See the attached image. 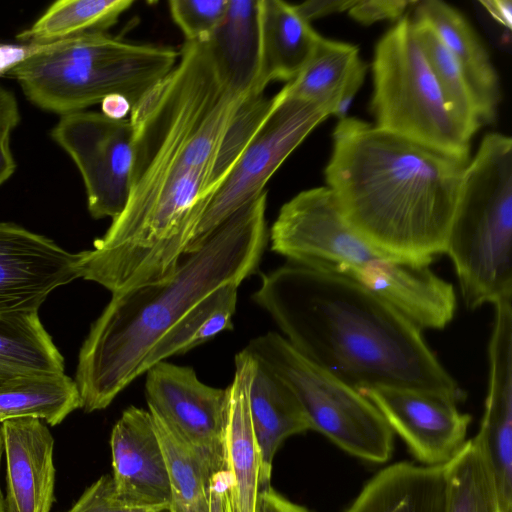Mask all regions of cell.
Segmentation results:
<instances>
[{
    "label": "cell",
    "instance_id": "43",
    "mask_svg": "<svg viewBox=\"0 0 512 512\" xmlns=\"http://www.w3.org/2000/svg\"><path fill=\"white\" fill-rule=\"evenodd\" d=\"M22 374L28 373L0 363V386L7 380Z\"/></svg>",
    "mask_w": 512,
    "mask_h": 512
},
{
    "label": "cell",
    "instance_id": "28",
    "mask_svg": "<svg viewBox=\"0 0 512 512\" xmlns=\"http://www.w3.org/2000/svg\"><path fill=\"white\" fill-rule=\"evenodd\" d=\"M151 414L166 461L170 487L167 512H209L212 473L202 458Z\"/></svg>",
    "mask_w": 512,
    "mask_h": 512
},
{
    "label": "cell",
    "instance_id": "34",
    "mask_svg": "<svg viewBox=\"0 0 512 512\" xmlns=\"http://www.w3.org/2000/svg\"><path fill=\"white\" fill-rule=\"evenodd\" d=\"M415 1L405 0H360L348 9L349 15L359 23L371 25L381 20H399L409 5Z\"/></svg>",
    "mask_w": 512,
    "mask_h": 512
},
{
    "label": "cell",
    "instance_id": "17",
    "mask_svg": "<svg viewBox=\"0 0 512 512\" xmlns=\"http://www.w3.org/2000/svg\"><path fill=\"white\" fill-rule=\"evenodd\" d=\"M6 461V512H50L56 469L54 438L35 418L1 423Z\"/></svg>",
    "mask_w": 512,
    "mask_h": 512
},
{
    "label": "cell",
    "instance_id": "22",
    "mask_svg": "<svg viewBox=\"0 0 512 512\" xmlns=\"http://www.w3.org/2000/svg\"><path fill=\"white\" fill-rule=\"evenodd\" d=\"M249 411L260 451L261 489L270 485L273 459L281 444L292 435L311 430V426L291 390L256 359L249 388Z\"/></svg>",
    "mask_w": 512,
    "mask_h": 512
},
{
    "label": "cell",
    "instance_id": "37",
    "mask_svg": "<svg viewBox=\"0 0 512 512\" xmlns=\"http://www.w3.org/2000/svg\"><path fill=\"white\" fill-rule=\"evenodd\" d=\"M209 512H231L229 478L224 469L210 478Z\"/></svg>",
    "mask_w": 512,
    "mask_h": 512
},
{
    "label": "cell",
    "instance_id": "3",
    "mask_svg": "<svg viewBox=\"0 0 512 512\" xmlns=\"http://www.w3.org/2000/svg\"><path fill=\"white\" fill-rule=\"evenodd\" d=\"M266 207L264 191L189 250L168 280L112 295L79 352L85 412L105 409L146 373L153 348L192 307L258 270L269 240Z\"/></svg>",
    "mask_w": 512,
    "mask_h": 512
},
{
    "label": "cell",
    "instance_id": "10",
    "mask_svg": "<svg viewBox=\"0 0 512 512\" xmlns=\"http://www.w3.org/2000/svg\"><path fill=\"white\" fill-rule=\"evenodd\" d=\"M272 98L268 114L211 197L188 251L233 213L263 193L265 185L286 158L330 116L323 107L287 96L282 89Z\"/></svg>",
    "mask_w": 512,
    "mask_h": 512
},
{
    "label": "cell",
    "instance_id": "42",
    "mask_svg": "<svg viewBox=\"0 0 512 512\" xmlns=\"http://www.w3.org/2000/svg\"><path fill=\"white\" fill-rule=\"evenodd\" d=\"M131 109V103L121 95L108 96L101 102V113L112 119H126Z\"/></svg>",
    "mask_w": 512,
    "mask_h": 512
},
{
    "label": "cell",
    "instance_id": "6",
    "mask_svg": "<svg viewBox=\"0 0 512 512\" xmlns=\"http://www.w3.org/2000/svg\"><path fill=\"white\" fill-rule=\"evenodd\" d=\"M178 59L179 51L171 47L93 32L44 44L7 75L36 106L65 115L111 95L125 97L133 107Z\"/></svg>",
    "mask_w": 512,
    "mask_h": 512
},
{
    "label": "cell",
    "instance_id": "2",
    "mask_svg": "<svg viewBox=\"0 0 512 512\" xmlns=\"http://www.w3.org/2000/svg\"><path fill=\"white\" fill-rule=\"evenodd\" d=\"M332 138L325 180L351 229L414 265L444 254L469 160L355 117L338 120Z\"/></svg>",
    "mask_w": 512,
    "mask_h": 512
},
{
    "label": "cell",
    "instance_id": "4",
    "mask_svg": "<svg viewBox=\"0 0 512 512\" xmlns=\"http://www.w3.org/2000/svg\"><path fill=\"white\" fill-rule=\"evenodd\" d=\"M272 106L220 76L205 42H185L174 68L131 109L134 166L127 202L199 179L223 183Z\"/></svg>",
    "mask_w": 512,
    "mask_h": 512
},
{
    "label": "cell",
    "instance_id": "5",
    "mask_svg": "<svg viewBox=\"0 0 512 512\" xmlns=\"http://www.w3.org/2000/svg\"><path fill=\"white\" fill-rule=\"evenodd\" d=\"M271 250L289 262L348 277L390 303L421 330L443 329L453 319L451 283L429 266L380 251L344 220L327 186L287 201L269 231Z\"/></svg>",
    "mask_w": 512,
    "mask_h": 512
},
{
    "label": "cell",
    "instance_id": "1",
    "mask_svg": "<svg viewBox=\"0 0 512 512\" xmlns=\"http://www.w3.org/2000/svg\"><path fill=\"white\" fill-rule=\"evenodd\" d=\"M252 300L297 351L358 391L406 388L457 403L466 397L422 330L348 277L287 261L261 275Z\"/></svg>",
    "mask_w": 512,
    "mask_h": 512
},
{
    "label": "cell",
    "instance_id": "36",
    "mask_svg": "<svg viewBox=\"0 0 512 512\" xmlns=\"http://www.w3.org/2000/svg\"><path fill=\"white\" fill-rule=\"evenodd\" d=\"M255 512H309L276 492L270 485L260 489Z\"/></svg>",
    "mask_w": 512,
    "mask_h": 512
},
{
    "label": "cell",
    "instance_id": "14",
    "mask_svg": "<svg viewBox=\"0 0 512 512\" xmlns=\"http://www.w3.org/2000/svg\"><path fill=\"white\" fill-rule=\"evenodd\" d=\"M79 261L80 253L0 222V316L38 311L54 289L80 278Z\"/></svg>",
    "mask_w": 512,
    "mask_h": 512
},
{
    "label": "cell",
    "instance_id": "30",
    "mask_svg": "<svg viewBox=\"0 0 512 512\" xmlns=\"http://www.w3.org/2000/svg\"><path fill=\"white\" fill-rule=\"evenodd\" d=\"M0 363L26 373L64 372V359L38 311L0 316Z\"/></svg>",
    "mask_w": 512,
    "mask_h": 512
},
{
    "label": "cell",
    "instance_id": "38",
    "mask_svg": "<svg viewBox=\"0 0 512 512\" xmlns=\"http://www.w3.org/2000/svg\"><path fill=\"white\" fill-rule=\"evenodd\" d=\"M44 44H2L0 43V75L7 73L21 61L38 52Z\"/></svg>",
    "mask_w": 512,
    "mask_h": 512
},
{
    "label": "cell",
    "instance_id": "12",
    "mask_svg": "<svg viewBox=\"0 0 512 512\" xmlns=\"http://www.w3.org/2000/svg\"><path fill=\"white\" fill-rule=\"evenodd\" d=\"M148 411L205 462L212 475L224 469L226 388L199 380L190 366L159 362L146 371Z\"/></svg>",
    "mask_w": 512,
    "mask_h": 512
},
{
    "label": "cell",
    "instance_id": "19",
    "mask_svg": "<svg viewBox=\"0 0 512 512\" xmlns=\"http://www.w3.org/2000/svg\"><path fill=\"white\" fill-rule=\"evenodd\" d=\"M415 16L429 25L459 65L478 104L483 125L492 123L501 101L496 69L468 20L441 0L415 3Z\"/></svg>",
    "mask_w": 512,
    "mask_h": 512
},
{
    "label": "cell",
    "instance_id": "23",
    "mask_svg": "<svg viewBox=\"0 0 512 512\" xmlns=\"http://www.w3.org/2000/svg\"><path fill=\"white\" fill-rule=\"evenodd\" d=\"M223 80L236 93L256 92L260 61L259 0H229L224 18L205 41Z\"/></svg>",
    "mask_w": 512,
    "mask_h": 512
},
{
    "label": "cell",
    "instance_id": "20",
    "mask_svg": "<svg viewBox=\"0 0 512 512\" xmlns=\"http://www.w3.org/2000/svg\"><path fill=\"white\" fill-rule=\"evenodd\" d=\"M260 61L256 92L275 81H292L312 57L322 36L281 0H259Z\"/></svg>",
    "mask_w": 512,
    "mask_h": 512
},
{
    "label": "cell",
    "instance_id": "31",
    "mask_svg": "<svg viewBox=\"0 0 512 512\" xmlns=\"http://www.w3.org/2000/svg\"><path fill=\"white\" fill-rule=\"evenodd\" d=\"M412 21L416 38L447 107L472 138L483 123L476 99L459 65L429 25L420 20Z\"/></svg>",
    "mask_w": 512,
    "mask_h": 512
},
{
    "label": "cell",
    "instance_id": "33",
    "mask_svg": "<svg viewBox=\"0 0 512 512\" xmlns=\"http://www.w3.org/2000/svg\"><path fill=\"white\" fill-rule=\"evenodd\" d=\"M67 512H165L134 507L122 501L114 488L111 475H103L86 488Z\"/></svg>",
    "mask_w": 512,
    "mask_h": 512
},
{
    "label": "cell",
    "instance_id": "26",
    "mask_svg": "<svg viewBox=\"0 0 512 512\" xmlns=\"http://www.w3.org/2000/svg\"><path fill=\"white\" fill-rule=\"evenodd\" d=\"M238 283L223 285L192 307L156 344L146 362V371L166 359L182 355L233 329Z\"/></svg>",
    "mask_w": 512,
    "mask_h": 512
},
{
    "label": "cell",
    "instance_id": "21",
    "mask_svg": "<svg viewBox=\"0 0 512 512\" xmlns=\"http://www.w3.org/2000/svg\"><path fill=\"white\" fill-rule=\"evenodd\" d=\"M444 465L397 462L381 469L345 512H446Z\"/></svg>",
    "mask_w": 512,
    "mask_h": 512
},
{
    "label": "cell",
    "instance_id": "27",
    "mask_svg": "<svg viewBox=\"0 0 512 512\" xmlns=\"http://www.w3.org/2000/svg\"><path fill=\"white\" fill-rule=\"evenodd\" d=\"M130 0H60L17 35L19 41L47 44L85 33L104 32L132 5Z\"/></svg>",
    "mask_w": 512,
    "mask_h": 512
},
{
    "label": "cell",
    "instance_id": "44",
    "mask_svg": "<svg viewBox=\"0 0 512 512\" xmlns=\"http://www.w3.org/2000/svg\"><path fill=\"white\" fill-rule=\"evenodd\" d=\"M4 455V449H3V438H2V430H1V423H0V465H1V459ZM0 512H6V506H5V497L1 490L0 485Z\"/></svg>",
    "mask_w": 512,
    "mask_h": 512
},
{
    "label": "cell",
    "instance_id": "18",
    "mask_svg": "<svg viewBox=\"0 0 512 512\" xmlns=\"http://www.w3.org/2000/svg\"><path fill=\"white\" fill-rule=\"evenodd\" d=\"M254 357L244 348L235 356L232 382L226 387L224 470L229 478L231 512H255L260 491V451L249 411Z\"/></svg>",
    "mask_w": 512,
    "mask_h": 512
},
{
    "label": "cell",
    "instance_id": "13",
    "mask_svg": "<svg viewBox=\"0 0 512 512\" xmlns=\"http://www.w3.org/2000/svg\"><path fill=\"white\" fill-rule=\"evenodd\" d=\"M359 392L426 466L446 464L466 442L471 416L460 412L452 399L395 387H372Z\"/></svg>",
    "mask_w": 512,
    "mask_h": 512
},
{
    "label": "cell",
    "instance_id": "15",
    "mask_svg": "<svg viewBox=\"0 0 512 512\" xmlns=\"http://www.w3.org/2000/svg\"><path fill=\"white\" fill-rule=\"evenodd\" d=\"M489 388L475 435L489 462L502 512H512V297L494 304Z\"/></svg>",
    "mask_w": 512,
    "mask_h": 512
},
{
    "label": "cell",
    "instance_id": "29",
    "mask_svg": "<svg viewBox=\"0 0 512 512\" xmlns=\"http://www.w3.org/2000/svg\"><path fill=\"white\" fill-rule=\"evenodd\" d=\"M444 468L446 512H502L489 462L475 437Z\"/></svg>",
    "mask_w": 512,
    "mask_h": 512
},
{
    "label": "cell",
    "instance_id": "35",
    "mask_svg": "<svg viewBox=\"0 0 512 512\" xmlns=\"http://www.w3.org/2000/svg\"><path fill=\"white\" fill-rule=\"evenodd\" d=\"M354 0H317L295 5L299 14L309 23L317 18L348 11Z\"/></svg>",
    "mask_w": 512,
    "mask_h": 512
},
{
    "label": "cell",
    "instance_id": "8",
    "mask_svg": "<svg viewBox=\"0 0 512 512\" xmlns=\"http://www.w3.org/2000/svg\"><path fill=\"white\" fill-rule=\"evenodd\" d=\"M372 78L370 110L378 128L470 160L472 138L447 107L409 16L377 42Z\"/></svg>",
    "mask_w": 512,
    "mask_h": 512
},
{
    "label": "cell",
    "instance_id": "24",
    "mask_svg": "<svg viewBox=\"0 0 512 512\" xmlns=\"http://www.w3.org/2000/svg\"><path fill=\"white\" fill-rule=\"evenodd\" d=\"M367 69L356 45L322 37L301 72L282 90L287 96L315 103L332 115L339 99L355 97Z\"/></svg>",
    "mask_w": 512,
    "mask_h": 512
},
{
    "label": "cell",
    "instance_id": "45",
    "mask_svg": "<svg viewBox=\"0 0 512 512\" xmlns=\"http://www.w3.org/2000/svg\"><path fill=\"white\" fill-rule=\"evenodd\" d=\"M165 512H167V511H165Z\"/></svg>",
    "mask_w": 512,
    "mask_h": 512
},
{
    "label": "cell",
    "instance_id": "16",
    "mask_svg": "<svg viewBox=\"0 0 512 512\" xmlns=\"http://www.w3.org/2000/svg\"><path fill=\"white\" fill-rule=\"evenodd\" d=\"M110 447L118 497L130 506L167 511L168 472L150 412L125 409L112 429Z\"/></svg>",
    "mask_w": 512,
    "mask_h": 512
},
{
    "label": "cell",
    "instance_id": "9",
    "mask_svg": "<svg viewBox=\"0 0 512 512\" xmlns=\"http://www.w3.org/2000/svg\"><path fill=\"white\" fill-rule=\"evenodd\" d=\"M245 349L291 390L311 430L365 461L385 463L391 458L394 432L358 390L306 358L277 332L251 339Z\"/></svg>",
    "mask_w": 512,
    "mask_h": 512
},
{
    "label": "cell",
    "instance_id": "39",
    "mask_svg": "<svg viewBox=\"0 0 512 512\" xmlns=\"http://www.w3.org/2000/svg\"><path fill=\"white\" fill-rule=\"evenodd\" d=\"M19 121L20 114L14 95L0 87V128L13 130Z\"/></svg>",
    "mask_w": 512,
    "mask_h": 512
},
{
    "label": "cell",
    "instance_id": "32",
    "mask_svg": "<svg viewBox=\"0 0 512 512\" xmlns=\"http://www.w3.org/2000/svg\"><path fill=\"white\" fill-rule=\"evenodd\" d=\"M229 0H171L169 12L185 42L207 41L225 16Z\"/></svg>",
    "mask_w": 512,
    "mask_h": 512
},
{
    "label": "cell",
    "instance_id": "25",
    "mask_svg": "<svg viewBox=\"0 0 512 512\" xmlns=\"http://www.w3.org/2000/svg\"><path fill=\"white\" fill-rule=\"evenodd\" d=\"M82 407L75 380L64 372L22 374L0 386V423L35 418L55 426Z\"/></svg>",
    "mask_w": 512,
    "mask_h": 512
},
{
    "label": "cell",
    "instance_id": "7",
    "mask_svg": "<svg viewBox=\"0 0 512 512\" xmlns=\"http://www.w3.org/2000/svg\"><path fill=\"white\" fill-rule=\"evenodd\" d=\"M470 310L512 297V139L485 135L469 160L446 251Z\"/></svg>",
    "mask_w": 512,
    "mask_h": 512
},
{
    "label": "cell",
    "instance_id": "11",
    "mask_svg": "<svg viewBox=\"0 0 512 512\" xmlns=\"http://www.w3.org/2000/svg\"><path fill=\"white\" fill-rule=\"evenodd\" d=\"M50 135L80 171L91 216L116 218L127 203L132 184L135 151L129 118L73 112L61 115Z\"/></svg>",
    "mask_w": 512,
    "mask_h": 512
},
{
    "label": "cell",
    "instance_id": "41",
    "mask_svg": "<svg viewBox=\"0 0 512 512\" xmlns=\"http://www.w3.org/2000/svg\"><path fill=\"white\" fill-rule=\"evenodd\" d=\"M479 3L502 26L511 29L512 2L510 0H481Z\"/></svg>",
    "mask_w": 512,
    "mask_h": 512
},
{
    "label": "cell",
    "instance_id": "40",
    "mask_svg": "<svg viewBox=\"0 0 512 512\" xmlns=\"http://www.w3.org/2000/svg\"><path fill=\"white\" fill-rule=\"evenodd\" d=\"M11 132L10 129L0 128V185L6 182L16 169L10 148Z\"/></svg>",
    "mask_w": 512,
    "mask_h": 512
}]
</instances>
